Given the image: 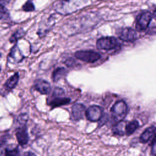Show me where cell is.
Segmentation results:
<instances>
[{
	"instance_id": "cell-17",
	"label": "cell",
	"mask_w": 156,
	"mask_h": 156,
	"mask_svg": "<svg viewBox=\"0 0 156 156\" xmlns=\"http://www.w3.org/2000/svg\"><path fill=\"white\" fill-rule=\"evenodd\" d=\"M126 122L124 120L119 121L116 122V124L113 126L112 132L113 133L119 135H123L125 134V127L126 125Z\"/></svg>"
},
{
	"instance_id": "cell-18",
	"label": "cell",
	"mask_w": 156,
	"mask_h": 156,
	"mask_svg": "<svg viewBox=\"0 0 156 156\" xmlns=\"http://www.w3.org/2000/svg\"><path fill=\"white\" fill-rule=\"evenodd\" d=\"M68 73V71L62 67L58 68L55 69L52 73V80L54 82H57L60 79L65 77Z\"/></svg>"
},
{
	"instance_id": "cell-24",
	"label": "cell",
	"mask_w": 156,
	"mask_h": 156,
	"mask_svg": "<svg viewBox=\"0 0 156 156\" xmlns=\"http://www.w3.org/2000/svg\"><path fill=\"white\" fill-rule=\"evenodd\" d=\"M21 156H36L35 154L30 151H27L24 152Z\"/></svg>"
},
{
	"instance_id": "cell-11",
	"label": "cell",
	"mask_w": 156,
	"mask_h": 156,
	"mask_svg": "<svg viewBox=\"0 0 156 156\" xmlns=\"http://www.w3.org/2000/svg\"><path fill=\"white\" fill-rule=\"evenodd\" d=\"M85 107L80 103H77L72 107V118L74 120L77 121L82 119L85 113Z\"/></svg>"
},
{
	"instance_id": "cell-9",
	"label": "cell",
	"mask_w": 156,
	"mask_h": 156,
	"mask_svg": "<svg viewBox=\"0 0 156 156\" xmlns=\"http://www.w3.org/2000/svg\"><path fill=\"white\" fill-rule=\"evenodd\" d=\"M34 88L35 90L42 94H48L51 89L50 83L43 79H37L34 84Z\"/></svg>"
},
{
	"instance_id": "cell-12",
	"label": "cell",
	"mask_w": 156,
	"mask_h": 156,
	"mask_svg": "<svg viewBox=\"0 0 156 156\" xmlns=\"http://www.w3.org/2000/svg\"><path fill=\"white\" fill-rule=\"evenodd\" d=\"M155 136V127L152 126L147 128L140 135V142L142 143H146L149 140L153 139Z\"/></svg>"
},
{
	"instance_id": "cell-14",
	"label": "cell",
	"mask_w": 156,
	"mask_h": 156,
	"mask_svg": "<svg viewBox=\"0 0 156 156\" xmlns=\"http://www.w3.org/2000/svg\"><path fill=\"white\" fill-rule=\"evenodd\" d=\"M70 101H71V99L68 98L55 96L49 103V105L50 106H51L52 108H55L57 107H60L62 105H66V104H69L70 102Z\"/></svg>"
},
{
	"instance_id": "cell-10",
	"label": "cell",
	"mask_w": 156,
	"mask_h": 156,
	"mask_svg": "<svg viewBox=\"0 0 156 156\" xmlns=\"http://www.w3.org/2000/svg\"><path fill=\"white\" fill-rule=\"evenodd\" d=\"M24 56L23 55L18 45L15 44L12 48L9 54L8 61L13 63H20L24 59Z\"/></svg>"
},
{
	"instance_id": "cell-4",
	"label": "cell",
	"mask_w": 156,
	"mask_h": 156,
	"mask_svg": "<svg viewBox=\"0 0 156 156\" xmlns=\"http://www.w3.org/2000/svg\"><path fill=\"white\" fill-rule=\"evenodd\" d=\"M96 46L100 50H112L118 48L120 43L113 37H105L98 39L96 41Z\"/></svg>"
},
{
	"instance_id": "cell-3",
	"label": "cell",
	"mask_w": 156,
	"mask_h": 156,
	"mask_svg": "<svg viewBox=\"0 0 156 156\" xmlns=\"http://www.w3.org/2000/svg\"><path fill=\"white\" fill-rule=\"evenodd\" d=\"M111 112L115 122H118L124 120L127 112V104L122 100L116 102L111 108Z\"/></svg>"
},
{
	"instance_id": "cell-13",
	"label": "cell",
	"mask_w": 156,
	"mask_h": 156,
	"mask_svg": "<svg viewBox=\"0 0 156 156\" xmlns=\"http://www.w3.org/2000/svg\"><path fill=\"white\" fill-rule=\"evenodd\" d=\"M19 79H20L19 73L18 72L14 73L4 83V88L5 90L7 91H10L11 90L14 89L16 87L18 83Z\"/></svg>"
},
{
	"instance_id": "cell-7",
	"label": "cell",
	"mask_w": 156,
	"mask_h": 156,
	"mask_svg": "<svg viewBox=\"0 0 156 156\" xmlns=\"http://www.w3.org/2000/svg\"><path fill=\"white\" fill-rule=\"evenodd\" d=\"M119 38L126 42H133L136 40L137 34L135 30L130 27H122L117 30Z\"/></svg>"
},
{
	"instance_id": "cell-23",
	"label": "cell",
	"mask_w": 156,
	"mask_h": 156,
	"mask_svg": "<svg viewBox=\"0 0 156 156\" xmlns=\"http://www.w3.org/2000/svg\"><path fill=\"white\" fill-rule=\"evenodd\" d=\"M65 92L64 90L62 88H55L54 92H53V95H54L55 96H61L62 95L64 94Z\"/></svg>"
},
{
	"instance_id": "cell-15",
	"label": "cell",
	"mask_w": 156,
	"mask_h": 156,
	"mask_svg": "<svg viewBox=\"0 0 156 156\" xmlns=\"http://www.w3.org/2000/svg\"><path fill=\"white\" fill-rule=\"evenodd\" d=\"M0 156H20V151L18 146L9 148L5 147L1 149Z\"/></svg>"
},
{
	"instance_id": "cell-26",
	"label": "cell",
	"mask_w": 156,
	"mask_h": 156,
	"mask_svg": "<svg viewBox=\"0 0 156 156\" xmlns=\"http://www.w3.org/2000/svg\"><path fill=\"white\" fill-rule=\"evenodd\" d=\"M1 68L0 67V71H1Z\"/></svg>"
},
{
	"instance_id": "cell-6",
	"label": "cell",
	"mask_w": 156,
	"mask_h": 156,
	"mask_svg": "<svg viewBox=\"0 0 156 156\" xmlns=\"http://www.w3.org/2000/svg\"><path fill=\"white\" fill-rule=\"evenodd\" d=\"M152 18V13L146 11L138 15L136 21V29L139 31L145 30L149 26Z\"/></svg>"
},
{
	"instance_id": "cell-1",
	"label": "cell",
	"mask_w": 156,
	"mask_h": 156,
	"mask_svg": "<svg viewBox=\"0 0 156 156\" xmlns=\"http://www.w3.org/2000/svg\"><path fill=\"white\" fill-rule=\"evenodd\" d=\"M88 0H61L55 5V10L61 14H69L81 8Z\"/></svg>"
},
{
	"instance_id": "cell-25",
	"label": "cell",
	"mask_w": 156,
	"mask_h": 156,
	"mask_svg": "<svg viewBox=\"0 0 156 156\" xmlns=\"http://www.w3.org/2000/svg\"><path fill=\"white\" fill-rule=\"evenodd\" d=\"M1 57H2V54H1V53H0V58H1Z\"/></svg>"
},
{
	"instance_id": "cell-2",
	"label": "cell",
	"mask_w": 156,
	"mask_h": 156,
	"mask_svg": "<svg viewBox=\"0 0 156 156\" xmlns=\"http://www.w3.org/2000/svg\"><path fill=\"white\" fill-rule=\"evenodd\" d=\"M28 120V116L26 113H23L19 115L17 121L19 126L15 130V135L18 144L22 146L28 143L29 136L27 132L26 123Z\"/></svg>"
},
{
	"instance_id": "cell-22",
	"label": "cell",
	"mask_w": 156,
	"mask_h": 156,
	"mask_svg": "<svg viewBox=\"0 0 156 156\" xmlns=\"http://www.w3.org/2000/svg\"><path fill=\"white\" fill-rule=\"evenodd\" d=\"M9 136V135L8 134L1 135L0 136V148L3 147L5 144Z\"/></svg>"
},
{
	"instance_id": "cell-19",
	"label": "cell",
	"mask_w": 156,
	"mask_h": 156,
	"mask_svg": "<svg viewBox=\"0 0 156 156\" xmlns=\"http://www.w3.org/2000/svg\"><path fill=\"white\" fill-rule=\"evenodd\" d=\"M24 35V32L23 29H18L17 30L10 38L9 41L11 43H15L16 42L18 39L23 37Z\"/></svg>"
},
{
	"instance_id": "cell-5",
	"label": "cell",
	"mask_w": 156,
	"mask_h": 156,
	"mask_svg": "<svg viewBox=\"0 0 156 156\" xmlns=\"http://www.w3.org/2000/svg\"><path fill=\"white\" fill-rule=\"evenodd\" d=\"M75 57L87 63H94L99 60L101 55L93 51H78L74 54Z\"/></svg>"
},
{
	"instance_id": "cell-8",
	"label": "cell",
	"mask_w": 156,
	"mask_h": 156,
	"mask_svg": "<svg viewBox=\"0 0 156 156\" xmlns=\"http://www.w3.org/2000/svg\"><path fill=\"white\" fill-rule=\"evenodd\" d=\"M85 115L87 118L92 122L99 121L102 116V108L98 105L90 106L86 110Z\"/></svg>"
},
{
	"instance_id": "cell-16",
	"label": "cell",
	"mask_w": 156,
	"mask_h": 156,
	"mask_svg": "<svg viewBox=\"0 0 156 156\" xmlns=\"http://www.w3.org/2000/svg\"><path fill=\"white\" fill-rule=\"evenodd\" d=\"M139 127V122L137 120H133L126 124L125 127V134L130 135L133 133L135 130Z\"/></svg>"
},
{
	"instance_id": "cell-20",
	"label": "cell",
	"mask_w": 156,
	"mask_h": 156,
	"mask_svg": "<svg viewBox=\"0 0 156 156\" xmlns=\"http://www.w3.org/2000/svg\"><path fill=\"white\" fill-rule=\"evenodd\" d=\"M10 0H0V19H1L4 15L6 14L7 10L5 5L9 4Z\"/></svg>"
},
{
	"instance_id": "cell-21",
	"label": "cell",
	"mask_w": 156,
	"mask_h": 156,
	"mask_svg": "<svg viewBox=\"0 0 156 156\" xmlns=\"http://www.w3.org/2000/svg\"><path fill=\"white\" fill-rule=\"evenodd\" d=\"M23 10L25 12H32L35 10V7L32 1L29 0L23 5Z\"/></svg>"
}]
</instances>
